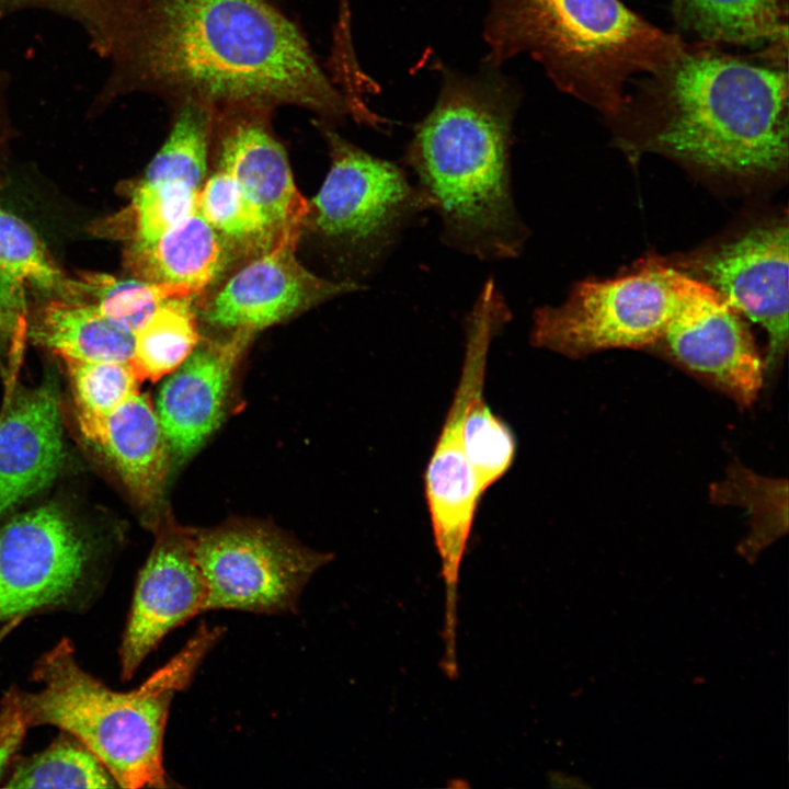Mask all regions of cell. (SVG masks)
I'll use <instances>...</instances> for the list:
<instances>
[{"mask_svg":"<svg viewBox=\"0 0 789 789\" xmlns=\"http://www.w3.org/2000/svg\"><path fill=\"white\" fill-rule=\"evenodd\" d=\"M23 618H13L2 624L0 627V644L4 639L23 621Z\"/></svg>","mask_w":789,"mask_h":789,"instance_id":"35","label":"cell"},{"mask_svg":"<svg viewBox=\"0 0 789 789\" xmlns=\"http://www.w3.org/2000/svg\"><path fill=\"white\" fill-rule=\"evenodd\" d=\"M78 421L107 415L138 392L139 380L129 362L64 358Z\"/></svg>","mask_w":789,"mask_h":789,"instance_id":"30","label":"cell"},{"mask_svg":"<svg viewBox=\"0 0 789 789\" xmlns=\"http://www.w3.org/2000/svg\"><path fill=\"white\" fill-rule=\"evenodd\" d=\"M787 220L762 226L700 262L705 283L768 335L764 382L770 385L788 350Z\"/></svg>","mask_w":789,"mask_h":789,"instance_id":"13","label":"cell"},{"mask_svg":"<svg viewBox=\"0 0 789 789\" xmlns=\"http://www.w3.org/2000/svg\"><path fill=\"white\" fill-rule=\"evenodd\" d=\"M65 457L57 391L20 388L0 412V516L47 487Z\"/></svg>","mask_w":789,"mask_h":789,"instance_id":"17","label":"cell"},{"mask_svg":"<svg viewBox=\"0 0 789 789\" xmlns=\"http://www.w3.org/2000/svg\"><path fill=\"white\" fill-rule=\"evenodd\" d=\"M633 83L615 115L645 121L653 147L740 174L786 165L788 62L687 42L679 55Z\"/></svg>","mask_w":789,"mask_h":789,"instance_id":"2","label":"cell"},{"mask_svg":"<svg viewBox=\"0 0 789 789\" xmlns=\"http://www.w3.org/2000/svg\"><path fill=\"white\" fill-rule=\"evenodd\" d=\"M197 210L229 244H242L261 253L272 247L259 213L224 170L201 187Z\"/></svg>","mask_w":789,"mask_h":789,"instance_id":"29","label":"cell"},{"mask_svg":"<svg viewBox=\"0 0 789 789\" xmlns=\"http://www.w3.org/2000/svg\"><path fill=\"white\" fill-rule=\"evenodd\" d=\"M672 13L695 43L788 62V0H672Z\"/></svg>","mask_w":789,"mask_h":789,"instance_id":"19","label":"cell"},{"mask_svg":"<svg viewBox=\"0 0 789 789\" xmlns=\"http://www.w3.org/2000/svg\"><path fill=\"white\" fill-rule=\"evenodd\" d=\"M72 20L108 61L98 103L148 93L172 106L294 105L323 125L359 117L271 0H84Z\"/></svg>","mask_w":789,"mask_h":789,"instance_id":"1","label":"cell"},{"mask_svg":"<svg viewBox=\"0 0 789 789\" xmlns=\"http://www.w3.org/2000/svg\"><path fill=\"white\" fill-rule=\"evenodd\" d=\"M84 0H0V20L24 10H47L72 18Z\"/></svg>","mask_w":789,"mask_h":789,"instance_id":"34","label":"cell"},{"mask_svg":"<svg viewBox=\"0 0 789 789\" xmlns=\"http://www.w3.org/2000/svg\"><path fill=\"white\" fill-rule=\"evenodd\" d=\"M198 190L184 182L140 180L129 206L134 233L130 244L148 243L197 209Z\"/></svg>","mask_w":789,"mask_h":789,"instance_id":"31","label":"cell"},{"mask_svg":"<svg viewBox=\"0 0 789 789\" xmlns=\"http://www.w3.org/2000/svg\"><path fill=\"white\" fill-rule=\"evenodd\" d=\"M516 104L498 77L445 71L437 101L404 153L415 184L434 202L444 243L483 261L517 258L528 237L512 190Z\"/></svg>","mask_w":789,"mask_h":789,"instance_id":"3","label":"cell"},{"mask_svg":"<svg viewBox=\"0 0 789 789\" xmlns=\"http://www.w3.org/2000/svg\"><path fill=\"white\" fill-rule=\"evenodd\" d=\"M711 499L748 508L752 531L743 544L746 554L757 553L787 531L786 480L761 477L735 462L725 479L712 485Z\"/></svg>","mask_w":789,"mask_h":789,"instance_id":"25","label":"cell"},{"mask_svg":"<svg viewBox=\"0 0 789 789\" xmlns=\"http://www.w3.org/2000/svg\"><path fill=\"white\" fill-rule=\"evenodd\" d=\"M221 634L219 627L199 626L167 664L129 691L111 689L82 668L72 642L61 639L35 662L38 689L22 691L28 727L54 725L76 737L118 788H165L163 739L171 701Z\"/></svg>","mask_w":789,"mask_h":789,"instance_id":"5","label":"cell"},{"mask_svg":"<svg viewBox=\"0 0 789 789\" xmlns=\"http://www.w3.org/2000/svg\"><path fill=\"white\" fill-rule=\"evenodd\" d=\"M492 338L483 328L466 331L460 379L424 476L428 512L445 582L447 629L457 626L460 563L477 504L482 496L464 449L462 424L472 395L483 388Z\"/></svg>","mask_w":789,"mask_h":789,"instance_id":"10","label":"cell"},{"mask_svg":"<svg viewBox=\"0 0 789 789\" xmlns=\"http://www.w3.org/2000/svg\"><path fill=\"white\" fill-rule=\"evenodd\" d=\"M322 132L331 165L310 203L313 225L348 250L367 276L386 262L414 219L434 210V202L403 168L364 151L328 125Z\"/></svg>","mask_w":789,"mask_h":789,"instance_id":"7","label":"cell"},{"mask_svg":"<svg viewBox=\"0 0 789 789\" xmlns=\"http://www.w3.org/2000/svg\"><path fill=\"white\" fill-rule=\"evenodd\" d=\"M211 136L220 170L259 213L272 245L287 230L301 229L310 203L297 190L282 144L271 128L274 107L250 101L215 105Z\"/></svg>","mask_w":789,"mask_h":789,"instance_id":"11","label":"cell"},{"mask_svg":"<svg viewBox=\"0 0 789 789\" xmlns=\"http://www.w3.org/2000/svg\"><path fill=\"white\" fill-rule=\"evenodd\" d=\"M193 296L164 300L134 333V353L129 364L139 381L174 371L199 341L191 307Z\"/></svg>","mask_w":789,"mask_h":789,"instance_id":"22","label":"cell"},{"mask_svg":"<svg viewBox=\"0 0 789 789\" xmlns=\"http://www.w3.org/2000/svg\"><path fill=\"white\" fill-rule=\"evenodd\" d=\"M172 107V128L141 181L184 182L199 191L207 168L214 107L194 100Z\"/></svg>","mask_w":789,"mask_h":789,"instance_id":"24","label":"cell"},{"mask_svg":"<svg viewBox=\"0 0 789 789\" xmlns=\"http://www.w3.org/2000/svg\"><path fill=\"white\" fill-rule=\"evenodd\" d=\"M254 333L239 328L226 340L198 342L162 384L156 412L172 467L190 458L219 426L235 370Z\"/></svg>","mask_w":789,"mask_h":789,"instance_id":"16","label":"cell"},{"mask_svg":"<svg viewBox=\"0 0 789 789\" xmlns=\"http://www.w3.org/2000/svg\"><path fill=\"white\" fill-rule=\"evenodd\" d=\"M0 266L24 286L59 299L83 301L80 281L64 274L28 224L1 207Z\"/></svg>","mask_w":789,"mask_h":789,"instance_id":"26","label":"cell"},{"mask_svg":"<svg viewBox=\"0 0 789 789\" xmlns=\"http://www.w3.org/2000/svg\"><path fill=\"white\" fill-rule=\"evenodd\" d=\"M740 315L701 281L658 342L681 368L747 408L764 386V359Z\"/></svg>","mask_w":789,"mask_h":789,"instance_id":"12","label":"cell"},{"mask_svg":"<svg viewBox=\"0 0 789 789\" xmlns=\"http://www.w3.org/2000/svg\"><path fill=\"white\" fill-rule=\"evenodd\" d=\"M230 244L196 209L151 242L130 244L126 259L140 279L202 291L225 268Z\"/></svg>","mask_w":789,"mask_h":789,"instance_id":"20","label":"cell"},{"mask_svg":"<svg viewBox=\"0 0 789 789\" xmlns=\"http://www.w3.org/2000/svg\"><path fill=\"white\" fill-rule=\"evenodd\" d=\"M462 442L482 495L510 469L516 441L507 424L483 400V388L472 395L462 424Z\"/></svg>","mask_w":789,"mask_h":789,"instance_id":"28","label":"cell"},{"mask_svg":"<svg viewBox=\"0 0 789 789\" xmlns=\"http://www.w3.org/2000/svg\"><path fill=\"white\" fill-rule=\"evenodd\" d=\"M700 282L658 262L580 282L561 305L535 310L530 341L571 358L655 344Z\"/></svg>","mask_w":789,"mask_h":789,"instance_id":"6","label":"cell"},{"mask_svg":"<svg viewBox=\"0 0 789 789\" xmlns=\"http://www.w3.org/2000/svg\"><path fill=\"white\" fill-rule=\"evenodd\" d=\"M25 331V286L0 266V350L18 348Z\"/></svg>","mask_w":789,"mask_h":789,"instance_id":"32","label":"cell"},{"mask_svg":"<svg viewBox=\"0 0 789 789\" xmlns=\"http://www.w3.org/2000/svg\"><path fill=\"white\" fill-rule=\"evenodd\" d=\"M84 438L111 462L134 499L153 506L171 465L168 441L147 395L139 391L105 416L78 421Z\"/></svg>","mask_w":789,"mask_h":789,"instance_id":"18","label":"cell"},{"mask_svg":"<svg viewBox=\"0 0 789 789\" xmlns=\"http://www.w3.org/2000/svg\"><path fill=\"white\" fill-rule=\"evenodd\" d=\"M30 335L62 359L129 362L135 334L104 317L92 302L53 299L44 306Z\"/></svg>","mask_w":789,"mask_h":789,"instance_id":"21","label":"cell"},{"mask_svg":"<svg viewBox=\"0 0 789 789\" xmlns=\"http://www.w3.org/2000/svg\"><path fill=\"white\" fill-rule=\"evenodd\" d=\"M191 534L207 585L206 611H295L310 578L332 559L254 522L191 529Z\"/></svg>","mask_w":789,"mask_h":789,"instance_id":"8","label":"cell"},{"mask_svg":"<svg viewBox=\"0 0 789 789\" xmlns=\"http://www.w3.org/2000/svg\"><path fill=\"white\" fill-rule=\"evenodd\" d=\"M5 788H118L103 764L76 737L61 731L43 751L16 761Z\"/></svg>","mask_w":789,"mask_h":789,"instance_id":"23","label":"cell"},{"mask_svg":"<svg viewBox=\"0 0 789 789\" xmlns=\"http://www.w3.org/2000/svg\"><path fill=\"white\" fill-rule=\"evenodd\" d=\"M83 295L94 298L99 311L115 324L136 332L167 299L194 296L187 286L117 279L107 274H85L80 279Z\"/></svg>","mask_w":789,"mask_h":789,"instance_id":"27","label":"cell"},{"mask_svg":"<svg viewBox=\"0 0 789 789\" xmlns=\"http://www.w3.org/2000/svg\"><path fill=\"white\" fill-rule=\"evenodd\" d=\"M271 1L276 2V0H271Z\"/></svg>","mask_w":789,"mask_h":789,"instance_id":"37","label":"cell"},{"mask_svg":"<svg viewBox=\"0 0 789 789\" xmlns=\"http://www.w3.org/2000/svg\"><path fill=\"white\" fill-rule=\"evenodd\" d=\"M300 230L285 231L271 248L236 273L210 301L206 321L256 332L361 288L352 282L319 277L304 267L295 255Z\"/></svg>","mask_w":789,"mask_h":789,"instance_id":"15","label":"cell"},{"mask_svg":"<svg viewBox=\"0 0 789 789\" xmlns=\"http://www.w3.org/2000/svg\"><path fill=\"white\" fill-rule=\"evenodd\" d=\"M483 35L491 68L528 54L559 90L609 117L631 79L687 45L620 0H490Z\"/></svg>","mask_w":789,"mask_h":789,"instance_id":"4","label":"cell"},{"mask_svg":"<svg viewBox=\"0 0 789 789\" xmlns=\"http://www.w3.org/2000/svg\"><path fill=\"white\" fill-rule=\"evenodd\" d=\"M207 585L191 529L167 522L158 528L141 568L119 647L121 675L130 679L174 629L206 611Z\"/></svg>","mask_w":789,"mask_h":789,"instance_id":"14","label":"cell"},{"mask_svg":"<svg viewBox=\"0 0 789 789\" xmlns=\"http://www.w3.org/2000/svg\"><path fill=\"white\" fill-rule=\"evenodd\" d=\"M9 75L0 69V106L4 104L9 91Z\"/></svg>","mask_w":789,"mask_h":789,"instance_id":"36","label":"cell"},{"mask_svg":"<svg viewBox=\"0 0 789 789\" xmlns=\"http://www.w3.org/2000/svg\"><path fill=\"white\" fill-rule=\"evenodd\" d=\"M30 729L22 704V690L9 688L0 701V784L15 761L27 730Z\"/></svg>","mask_w":789,"mask_h":789,"instance_id":"33","label":"cell"},{"mask_svg":"<svg viewBox=\"0 0 789 789\" xmlns=\"http://www.w3.org/2000/svg\"><path fill=\"white\" fill-rule=\"evenodd\" d=\"M88 538L57 507L19 514L0 528V622L87 605L98 587Z\"/></svg>","mask_w":789,"mask_h":789,"instance_id":"9","label":"cell"}]
</instances>
